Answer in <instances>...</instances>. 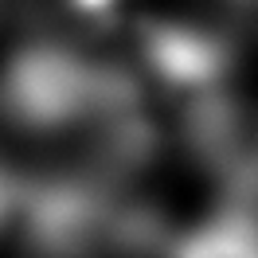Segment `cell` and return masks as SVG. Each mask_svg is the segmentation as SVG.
<instances>
[{
	"mask_svg": "<svg viewBox=\"0 0 258 258\" xmlns=\"http://www.w3.org/2000/svg\"><path fill=\"white\" fill-rule=\"evenodd\" d=\"M172 258H258V219L242 211L211 215L176 242Z\"/></svg>",
	"mask_w": 258,
	"mask_h": 258,
	"instance_id": "1",
	"label": "cell"
},
{
	"mask_svg": "<svg viewBox=\"0 0 258 258\" xmlns=\"http://www.w3.org/2000/svg\"><path fill=\"white\" fill-rule=\"evenodd\" d=\"M239 4H258V0H239Z\"/></svg>",
	"mask_w": 258,
	"mask_h": 258,
	"instance_id": "2",
	"label": "cell"
}]
</instances>
